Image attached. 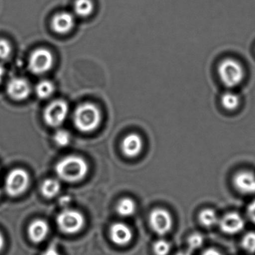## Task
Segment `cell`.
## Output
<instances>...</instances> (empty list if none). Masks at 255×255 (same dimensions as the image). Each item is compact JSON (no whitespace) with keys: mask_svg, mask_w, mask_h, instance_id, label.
Returning a JSON list of instances; mask_svg holds the SVG:
<instances>
[{"mask_svg":"<svg viewBox=\"0 0 255 255\" xmlns=\"http://www.w3.org/2000/svg\"><path fill=\"white\" fill-rule=\"evenodd\" d=\"M7 93L14 101H24L31 94V86L26 79L15 77L8 82L6 88Z\"/></svg>","mask_w":255,"mask_h":255,"instance_id":"cell-11","label":"cell"},{"mask_svg":"<svg viewBox=\"0 0 255 255\" xmlns=\"http://www.w3.org/2000/svg\"><path fill=\"white\" fill-rule=\"evenodd\" d=\"M217 71L221 82L226 87H237L244 80L245 71L243 65L238 61L231 58L221 61Z\"/></svg>","mask_w":255,"mask_h":255,"instance_id":"cell-3","label":"cell"},{"mask_svg":"<svg viewBox=\"0 0 255 255\" xmlns=\"http://www.w3.org/2000/svg\"><path fill=\"white\" fill-rule=\"evenodd\" d=\"M74 12L81 17L90 16L94 11L92 0H76L74 5Z\"/></svg>","mask_w":255,"mask_h":255,"instance_id":"cell-21","label":"cell"},{"mask_svg":"<svg viewBox=\"0 0 255 255\" xmlns=\"http://www.w3.org/2000/svg\"><path fill=\"white\" fill-rule=\"evenodd\" d=\"M56 223L64 234H74L83 229L86 219L83 213L78 210L65 208L58 215Z\"/></svg>","mask_w":255,"mask_h":255,"instance_id":"cell-4","label":"cell"},{"mask_svg":"<svg viewBox=\"0 0 255 255\" xmlns=\"http://www.w3.org/2000/svg\"><path fill=\"white\" fill-rule=\"evenodd\" d=\"M219 228L224 234L234 235L241 232L245 228V220L240 213L229 212L219 218Z\"/></svg>","mask_w":255,"mask_h":255,"instance_id":"cell-9","label":"cell"},{"mask_svg":"<svg viewBox=\"0 0 255 255\" xmlns=\"http://www.w3.org/2000/svg\"><path fill=\"white\" fill-rule=\"evenodd\" d=\"M198 221L204 228H210L219 224V218L213 209L205 208L198 214Z\"/></svg>","mask_w":255,"mask_h":255,"instance_id":"cell-16","label":"cell"},{"mask_svg":"<svg viewBox=\"0 0 255 255\" xmlns=\"http://www.w3.org/2000/svg\"><path fill=\"white\" fill-rule=\"evenodd\" d=\"M68 113V104L63 100H56L46 107L44 112V122L50 127L57 128L66 120Z\"/></svg>","mask_w":255,"mask_h":255,"instance_id":"cell-6","label":"cell"},{"mask_svg":"<svg viewBox=\"0 0 255 255\" xmlns=\"http://www.w3.org/2000/svg\"><path fill=\"white\" fill-rule=\"evenodd\" d=\"M4 73H5V71H4L3 67L0 65V84L2 83V79H3Z\"/></svg>","mask_w":255,"mask_h":255,"instance_id":"cell-32","label":"cell"},{"mask_svg":"<svg viewBox=\"0 0 255 255\" xmlns=\"http://www.w3.org/2000/svg\"><path fill=\"white\" fill-rule=\"evenodd\" d=\"M175 255H192V254L189 251H183V252H178Z\"/></svg>","mask_w":255,"mask_h":255,"instance_id":"cell-33","label":"cell"},{"mask_svg":"<svg viewBox=\"0 0 255 255\" xmlns=\"http://www.w3.org/2000/svg\"><path fill=\"white\" fill-rule=\"evenodd\" d=\"M101 121V111L91 103L81 104L74 112V125L81 132H93L99 127Z\"/></svg>","mask_w":255,"mask_h":255,"instance_id":"cell-2","label":"cell"},{"mask_svg":"<svg viewBox=\"0 0 255 255\" xmlns=\"http://www.w3.org/2000/svg\"><path fill=\"white\" fill-rule=\"evenodd\" d=\"M204 243V237L201 233L194 232L187 239L188 248L189 252L198 250L202 247Z\"/></svg>","mask_w":255,"mask_h":255,"instance_id":"cell-22","label":"cell"},{"mask_svg":"<svg viewBox=\"0 0 255 255\" xmlns=\"http://www.w3.org/2000/svg\"><path fill=\"white\" fill-rule=\"evenodd\" d=\"M71 197L68 196V195H63L59 200V204L63 207H68V204L71 203Z\"/></svg>","mask_w":255,"mask_h":255,"instance_id":"cell-29","label":"cell"},{"mask_svg":"<svg viewBox=\"0 0 255 255\" xmlns=\"http://www.w3.org/2000/svg\"><path fill=\"white\" fill-rule=\"evenodd\" d=\"M5 246V238H4L3 234L0 231V252H2Z\"/></svg>","mask_w":255,"mask_h":255,"instance_id":"cell-31","label":"cell"},{"mask_svg":"<svg viewBox=\"0 0 255 255\" xmlns=\"http://www.w3.org/2000/svg\"><path fill=\"white\" fill-rule=\"evenodd\" d=\"M233 184L240 193L254 195L255 194V174L247 170L239 171L234 176Z\"/></svg>","mask_w":255,"mask_h":255,"instance_id":"cell-10","label":"cell"},{"mask_svg":"<svg viewBox=\"0 0 255 255\" xmlns=\"http://www.w3.org/2000/svg\"><path fill=\"white\" fill-rule=\"evenodd\" d=\"M202 255H223L219 250L213 248H210L203 252Z\"/></svg>","mask_w":255,"mask_h":255,"instance_id":"cell-30","label":"cell"},{"mask_svg":"<svg viewBox=\"0 0 255 255\" xmlns=\"http://www.w3.org/2000/svg\"><path fill=\"white\" fill-rule=\"evenodd\" d=\"M29 173L23 168H15L8 173L5 180V190L11 197L23 195L29 186Z\"/></svg>","mask_w":255,"mask_h":255,"instance_id":"cell-5","label":"cell"},{"mask_svg":"<svg viewBox=\"0 0 255 255\" xmlns=\"http://www.w3.org/2000/svg\"><path fill=\"white\" fill-rule=\"evenodd\" d=\"M247 214L249 219L255 224V200L248 206Z\"/></svg>","mask_w":255,"mask_h":255,"instance_id":"cell-27","label":"cell"},{"mask_svg":"<svg viewBox=\"0 0 255 255\" xmlns=\"http://www.w3.org/2000/svg\"><path fill=\"white\" fill-rule=\"evenodd\" d=\"M110 236L115 244L123 246L130 243L133 237V233L127 224L116 222L110 228Z\"/></svg>","mask_w":255,"mask_h":255,"instance_id":"cell-12","label":"cell"},{"mask_svg":"<svg viewBox=\"0 0 255 255\" xmlns=\"http://www.w3.org/2000/svg\"><path fill=\"white\" fill-rule=\"evenodd\" d=\"M142 148V138L136 133H130L127 135L122 143V151L128 157H136L140 154Z\"/></svg>","mask_w":255,"mask_h":255,"instance_id":"cell-14","label":"cell"},{"mask_svg":"<svg viewBox=\"0 0 255 255\" xmlns=\"http://www.w3.org/2000/svg\"><path fill=\"white\" fill-rule=\"evenodd\" d=\"M75 20L72 14L69 12L58 13L52 19V29L56 33L67 34L74 29Z\"/></svg>","mask_w":255,"mask_h":255,"instance_id":"cell-13","label":"cell"},{"mask_svg":"<svg viewBox=\"0 0 255 255\" xmlns=\"http://www.w3.org/2000/svg\"><path fill=\"white\" fill-rule=\"evenodd\" d=\"M50 232V226L47 221L42 219H36L29 224L28 235L31 241L34 243H40L47 238Z\"/></svg>","mask_w":255,"mask_h":255,"instance_id":"cell-15","label":"cell"},{"mask_svg":"<svg viewBox=\"0 0 255 255\" xmlns=\"http://www.w3.org/2000/svg\"><path fill=\"white\" fill-rule=\"evenodd\" d=\"M55 170L58 177L63 181L77 183L87 175L89 165L81 156L71 155L59 160Z\"/></svg>","mask_w":255,"mask_h":255,"instance_id":"cell-1","label":"cell"},{"mask_svg":"<svg viewBox=\"0 0 255 255\" xmlns=\"http://www.w3.org/2000/svg\"><path fill=\"white\" fill-rule=\"evenodd\" d=\"M53 65V56L50 50L44 48L37 49L29 56V71L36 75L48 72Z\"/></svg>","mask_w":255,"mask_h":255,"instance_id":"cell-7","label":"cell"},{"mask_svg":"<svg viewBox=\"0 0 255 255\" xmlns=\"http://www.w3.org/2000/svg\"><path fill=\"white\" fill-rule=\"evenodd\" d=\"M0 195H1V189H0Z\"/></svg>","mask_w":255,"mask_h":255,"instance_id":"cell-34","label":"cell"},{"mask_svg":"<svg viewBox=\"0 0 255 255\" xmlns=\"http://www.w3.org/2000/svg\"><path fill=\"white\" fill-rule=\"evenodd\" d=\"M149 224L152 231L157 235H166L172 229V216L165 209L155 208L149 215Z\"/></svg>","mask_w":255,"mask_h":255,"instance_id":"cell-8","label":"cell"},{"mask_svg":"<svg viewBox=\"0 0 255 255\" xmlns=\"http://www.w3.org/2000/svg\"><path fill=\"white\" fill-rule=\"evenodd\" d=\"M42 195L47 198H53L59 195L61 191V183L56 179L49 178L43 182L41 186Z\"/></svg>","mask_w":255,"mask_h":255,"instance_id":"cell-17","label":"cell"},{"mask_svg":"<svg viewBox=\"0 0 255 255\" xmlns=\"http://www.w3.org/2000/svg\"><path fill=\"white\" fill-rule=\"evenodd\" d=\"M171 250V244L164 239L156 240L153 245V252L155 255H168Z\"/></svg>","mask_w":255,"mask_h":255,"instance_id":"cell-24","label":"cell"},{"mask_svg":"<svg viewBox=\"0 0 255 255\" xmlns=\"http://www.w3.org/2000/svg\"><path fill=\"white\" fill-rule=\"evenodd\" d=\"M55 86L50 80H42L35 86V94L40 99L45 100L54 93Z\"/></svg>","mask_w":255,"mask_h":255,"instance_id":"cell-20","label":"cell"},{"mask_svg":"<svg viewBox=\"0 0 255 255\" xmlns=\"http://www.w3.org/2000/svg\"><path fill=\"white\" fill-rule=\"evenodd\" d=\"M71 134L65 129H59L55 133L53 140L56 145L61 147L68 146L71 142Z\"/></svg>","mask_w":255,"mask_h":255,"instance_id":"cell-25","label":"cell"},{"mask_svg":"<svg viewBox=\"0 0 255 255\" xmlns=\"http://www.w3.org/2000/svg\"><path fill=\"white\" fill-rule=\"evenodd\" d=\"M41 255H61V254L55 245H50L44 251Z\"/></svg>","mask_w":255,"mask_h":255,"instance_id":"cell-28","label":"cell"},{"mask_svg":"<svg viewBox=\"0 0 255 255\" xmlns=\"http://www.w3.org/2000/svg\"><path fill=\"white\" fill-rule=\"evenodd\" d=\"M136 210V204L133 200L129 198L121 199L116 206V211L122 217H129L132 216Z\"/></svg>","mask_w":255,"mask_h":255,"instance_id":"cell-18","label":"cell"},{"mask_svg":"<svg viewBox=\"0 0 255 255\" xmlns=\"http://www.w3.org/2000/svg\"><path fill=\"white\" fill-rule=\"evenodd\" d=\"M221 104L224 109L228 111H234L237 110L240 104V98L235 92H225L221 97Z\"/></svg>","mask_w":255,"mask_h":255,"instance_id":"cell-19","label":"cell"},{"mask_svg":"<svg viewBox=\"0 0 255 255\" xmlns=\"http://www.w3.org/2000/svg\"><path fill=\"white\" fill-rule=\"evenodd\" d=\"M241 246L248 253H255V232L249 231L246 233L242 238Z\"/></svg>","mask_w":255,"mask_h":255,"instance_id":"cell-23","label":"cell"},{"mask_svg":"<svg viewBox=\"0 0 255 255\" xmlns=\"http://www.w3.org/2000/svg\"><path fill=\"white\" fill-rule=\"evenodd\" d=\"M11 53V44L7 40L0 38V59L5 60V59H8Z\"/></svg>","mask_w":255,"mask_h":255,"instance_id":"cell-26","label":"cell"}]
</instances>
